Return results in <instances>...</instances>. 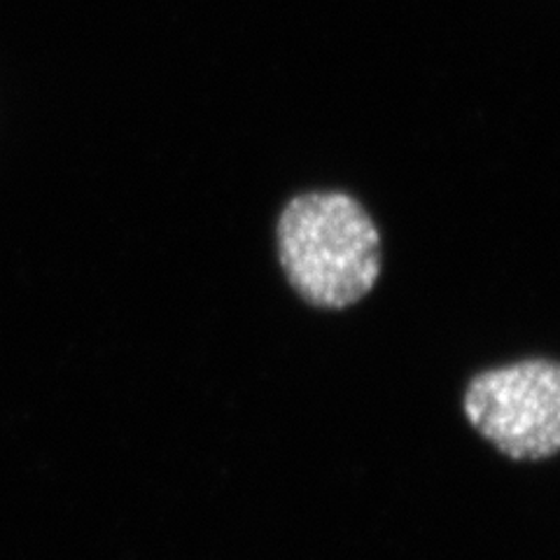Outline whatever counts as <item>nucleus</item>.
I'll use <instances>...</instances> for the list:
<instances>
[{
    "instance_id": "2",
    "label": "nucleus",
    "mask_w": 560,
    "mask_h": 560,
    "mask_svg": "<svg viewBox=\"0 0 560 560\" xmlns=\"http://www.w3.org/2000/svg\"><path fill=\"white\" fill-rule=\"evenodd\" d=\"M465 416L506 458L545 460L560 453V362L521 360L467 383Z\"/></svg>"
},
{
    "instance_id": "1",
    "label": "nucleus",
    "mask_w": 560,
    "mask_h": 560,
    "mask_svg": "<svg viewBox=\"0 0 560 560\" xmlns=\"http://www.w3.org/2000/svg\"><path fill=\"white\" fill-rule=\"evenodd\" d=\"M278 259L306 304L339 311L374 290L381 234L346 191H304L278 218Z\"/></svg>"
}]
</instances>
